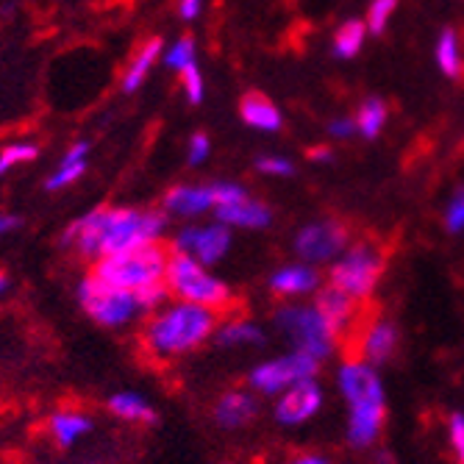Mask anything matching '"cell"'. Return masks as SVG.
<instances>
[{
  "mask_svg": "<svg viewBox=\"0 0 464 464\" xmlns=\"http://www.w3.org/2000/svg\"><path fill=\"white\" fill-rule=\"evenodd\" d=\"M167 228L164 212L153 208H92L78 223H72L62 242L67 247H75L83 259H103L111 253L134 250L150 242H159Z\"/></svg>",
  "mask_w": 464,
  "mask_h": 464,
  "instance_id": "obj_1",
  "label": "cell"
},
{
  "mask_svg": "<svg viewBox=\"0 0 464 464\" xmlns=\"http://www.w3.org/2000/svg\"><path fill=\"white\" fill-rule=\"evenodd\" d=\"M336 390L348 406L345 440L353 450H375L387 426V387L382 370L348 356L336 364Z\"/></svg>",
  "mask_w": 464,
  "mask_h": 464,
  "instance_id": "obj_2",
  "label": "cell"
},
{
  "mask_svg": "<svg viewBox=\"0 0 464 464\" xmlns=\"http://www.w3.org/2000/svg\"><path fill=\"white\" fill-rule=\"evenodd\" d=\"M220 320L215 309L187 301L161 304L142 328V345L153 359H179L215 340Z\"/></svg>",
  "mask_w": 464,
  "mask_h": 464,
  "instance_id": "obj_3",
  "label": "cell"
},
{
  "mask_svg": "<svg viewBox=\"0 0 464 464\" xmlns=\"http://www.w3.org/2000/svg\"><path fill=\"white\" fill-rule=\"evenodd\" d=\"M167 262H170V250L161 242H150L134 250L111 253V256L98 259L92 265V276L120 289L142 292L148 286L164 284Z\"/></svg>",
  "mask_w": 464,
  "mask_h": 464,
  "instance_id": "obj_4",
  "label": "cell"
},
{
  "mask_svg": "<svg viewBox=\"0 0 464 464\" xmlns=\"http://www.w3.org/2000/svg\"><path fill=\"white\" fill-rule=\"evenodd\" d=\"M164 284L176 301L198 304V306L215 309V312H223L234 298L226 281L212 276L206 265H200L195 256L181 253V250H170Z\"/></svg>",
  "mask_w": 464,
  "mask_h": 464,
  "instance_id": "obj_5",
  "label": "cell"
},
{
  "mask_svg": "<svg viewBox=\"0 0 464 464\" xmlns=\"http://www.w3.org/2000/svg\"><path fill=\"white\" fill-rule=\"evenodd\" d=\"M273 325L289 343V351H301L320 364L331 359L340 348V340L334 336L323 314L314 304H284L273 314Z\"/></svg>",
  "mask_w": 464,
  "mask_h": 464,
  "instance_id": "obj_6",
  "label": "cell"
},
{
  "mask_svg": "<svg viewBox=\"0 0 464 464\" xmlns=\"http://www.w3.org/2000/svg\"><path fill=\"white\" fill-rule=\"evenodd\" d=\"M384 267H387V256L382 247L375 242H356L331 262L328 284L348 292L356 301H367L375 292L378 281H382Z\"/></svg>",
  "mask_w": 464,
  "mask_h": 464,
  "instance_id": "obj_7",
  "label": "cell"
},
{
  "mask_svg": "<svg viewBox=\"0 0 464 464\" xmlns=\"http://www.w3.org/2000/svg\"><path fill=\"white\" fill-rule=\"evenodd\" d=\"M78 301L83 312L103 328H125L145 312L137 292L103 284L92 273L78 284Z\"/></svg>",
  "mask_w": 464,
  "mask_h": 464,
  "instance_id": "obj_8",
  "label": "cell"
},
{
  "mask_svg": "<svg viewBox=\"0 0 464 464\" xmlns=\"http://www.w3.org/2000/svg\"><path fill=\"white\" fill-rule=\"evenodd\" d=\"M320 375V362L301 353V351H286L276 359L259 362L247 372V387L265 395V398H278L286 392L292 384L304 382V378H317Z\"/></svg>",
  "mask_w": 464,
  "mask_h": 464,
  "instance_id": "obj_9",
  "label": "cell"
},
{
  "mask_svg": "<svg viewBox=\"0 0 464 464\" xmlns=\"http://www.w3.org/2000/svg\"><path fill=\"white\" fill-rule=\"evenodd\" d=\"M398 348H401V328L390 317L362 320L356 334L348 340V356H356L378 370L395 359Z\"/></svg>",
  "mask_w": 464,
  "mask_h": 464,
  "instance_id": "obj_10",
  "label": "cell"
},
{
  "mask_svg": "<svg viewBox=\"0 0 464 464\" xmlns=\"http://www.w3.org/2000/svg\"><path fill=\"white\" fill-rule=\"evenodd\" d=\"M351 245V231L340 220H320L304 226L295 234V253L306 265H325L334 262Z\"/></svg>",
  "mask_w": 464,
  "mask_h": 464,
  "instance_id": "obj_11",
  "label": "cell"
},
{
  "mask_svg": "<svg viewBox=\"0 0 464 464\" xmlns=\"http://www.w3.org/2000/svg\"><path fill=\"white\" fill-rule=\"evenodd\" d=\"M325 406V390L317 378H304V382L292 384L286 392H281L273 403L276 423L284 429H301L323 411Z\"/></svg>",
  "mask_w": 464,
  "mask_h": 464,
  "instance_id": "obj_12",
  "label": "cell"
},
{
  "mask_svg": "<svg viewBox=\"0 0 464 464\" xmlns=\"http://www.w3.org/2000/svg\"><path fill=\"white\" fill-rule=\"evenodd\" d=\"M314 306H317V312L323 314V320L328 323V328L334 331V336L340 343H348L351 336L356 334V328L362 325V320H364L362 301L351 298L348 292L336 289L334 284L320 286L314 292Z\"/></svg>",
  "mask_w": 464,
  "mask_h": 464,
  "instance_id": "obj_13",
  "label": "cell"
},
{
  "mask_svg": "<svg viewBox=\"0 0 464 464\" xmlns=\"http://www.w3.org/2000/svg\"><path fill=\"white\" fill-rule=\"evenodd\" d=\"M173 247L181 250V253H189V256H195L200 265L212 267L226 256L228 247H231V228L226 223H220V220L212 223V226H203V228L187 226V228L179 231Z\"/></svg>",
  "mask_w": 464,
  "mask_h": 464,
  "instance_id": "obj_14",
  "label": "cell"
},
{
  "mask_svg": "<svg viewBox=\"0 0 464 464\" xmlns=\"http://www.w3.org/2000/svg\"><path fill=\"white\" fill-rule=\"evenodd\" d=\"M259 417V398L253 390H228L215 403V423L226 431H239Z\"/></svg>",
  "mask_w": 464,
  "mask_h": 464,
  "instance_id": "obj_15",
  "label": "cell"
},
{
  "mask_svg": "<svg viewBox=\"0 0 464 464\" xmlns=\"http://www.w3.org/2000/svg\"><path fill=\"white\" fill-rule=\"evenodd\" d=\"M323 286L320 273L314 270V265H286L281 270H276L270 276V289L278 298H304V295H314Z\"/></svg>",
  "mask_w": 464,
  "mask_h": 464,
  "instance_id": "obj_16",
  "label": "cell"
},
{
  "mask_svg": "<svg viewBox=\"0 0 464 464\" xmlns=\"http://www.w3.org/2000/svg\"><path fill=\"white\" fill-rule=\"evenodd\" d=\"M167 215H179V218H198L208 208H215V189L212 184L206 187H173L161 200Z\"/></svg>",
  "mask_w": 464,
  "mask_h": 464,
  "instance_id": "obj_17",
  "label": "cell"
},
{
  "mask_svg": "<svg viewBox=\"0 0 464 464\" xmlns=\"http://www.w3.org/2000/svg\"><path fill=\"white\" fill-rule=\"evenodd\" d=\"M215 212H218V220L226 223L228 228L231 226H237V228H265L273 220L270 208L259 200H250V198L228 203V206H218Z\"/></svg>",
  "mask_w": 464,
  "mask_h": 464,
  "instance_id": "obj_18",
  "label": "cell"
},
{
  "mask_svg": "<svg viewBox=\"0 0 464 464\" xmlns=\"http://www.w3.org/2000/svg\"><path fill=\"white\" fill-rule=\"evenodd\" d=\"M48 431L59 442V448H70L81 437H87L92 431V420L83 411H78V409H62V411L51 414Z\"/></svg>",
  "mask_w": 464,
  "mask_h": 464,
  "instance_id": "obj_19",
  "label": "cell"
},
{
  "mask_svg": "<svg viewBox=\"0 0 464 464\" xmlns=\"http://www.w3.org/2000/svg\"><path fill=\"white\" fill-rule=\"evenodd\" d=\"M161 53H164V42H161L159 36H153V39L145 42V45H140V48L134 51L129 67H125V72H122V90H125V92H137V90L142 87V83H145L150 67L156 64V59H159Z\"/></svg>",
  "mask_w": 464,
  "mask_h": 464,
  "instance_id": "obj_20",
  "label": "cell"
},
{
  "mask_svg": "<svg viewBox=\"0 0 464 464\" xmlns=\"http://www.w3.org/2000/svg\"><path fill=\"white\" fill-rule=\"evenodd\" d=\"M239 114H242L245 125L259 129V131H278L281 122H284L278 106L259 92H250L239 101Z\"/></svg>",
  "mask_w": 464,
  "mask_h": 464,
  "instance_id": "obj_21",
  "label": "cell"
},
{
  "mask_svg": "<svg viewBox=\"0 0 464 464\" xmlns=\"http://www.w3.org/2000/svg\"><path fill=\"white\" fill-rule=\"evenodd\" d=\"M215 343L223 348H253L265 343V331L245 317H234L223 325H218L215 331Z\"/></svg>",
  "mask_w": 464,
  "mask_h": 464,
  "instance_id": "obj_22",
  "label": "cell"
},
{
  "mask_svg": "<svg viewBox=\"0 0 464 464\" xmlns=\"http://www.w3.org/2000/svg\"><path fill=\"white\" fill-rule=\"evenodd\" d=\"M87 153H90V142H75L64 153L62 164L56 167V173L45 181V189L59 192V189L70 187L72 181H78L83 176V170H87Z\"/></svg>",
  "mask_w": 464,
  "mask_h": 464,
  "instance_id": "obj_23",
  "label": "cell"
},
{
  "mask_svg": "<svg viewBox=\"0 0 464 464\" xmlns=\"http://www.w3.org/2000/svg\"><path fill=\"white\" fill-rule=\"evenodd\" d=\"M109 411L122 420V423H153L156 420V409L137 392H114L109 398Z\"/></svg>",
  "mask_w": 464,
  "mask_h": 464,
  "instance_id": "obj_24",
  "label": "cell"
},
{
  "mask_svg": "<svg viewBox=\"0 0 464 464\" xmlns=\"http://www.w3.org/2000/svg\"><path fill=\"white\" fill-rule=\"evenodd\" d=\"M364 31L367 25L362 20H348L340 25V31L334 34V53L340 59H353L364 42Z\"/></svg>",
  "mask_w": 464,
  "mask_h": 464,
  "instance_id": "obj_25",
  "label": "cell"
},
{
  "mask_svg": "<svg viewBox=\"0 0 464 464\" xmlns=\"http://www.w3.org/2000/svg\"><path fill=\"white\" fill-rule=\"evenodd\" d=\"M387 122V103L378 101V98H367L362 106H359V117H356V129L362 131V137L367 140H375L378 131L384 129Z\"/></svg>",
  "mask_w": 464,
  "mask_h": 464,
  "instance_id": "obj_26",
  "label": "cell"
},
{
  "mask_svg": "<svg viewBox=\"0 0 464 464\" xmlns=\"http://www.w3.org/2000/svg\"><path fill=\"white\" fill-rule=\"evenodd\" d=\"M437 62H440V70L448 78H459L461 75V56H459L456 31H442L440 45H437Z\"/></svg>",
  "mask_w": 464,
  "mask_h": 464,
  "instance_id": "obj_27",
  "label": "cell"
},
{
  "mask_svg": "<svg viewBox=\"0 0 464 464\" xmlns=\"http://www.w3.org/2000/svg\"><path fill=\"white\" fill-rule=\"evenodd\" d=\"M189 64H195V39L192 36H181L179 42H173V45L164 51V67L181 72Z\"/></svg>",
  "mask_w": 464,
  "mask_h": 464,
  "instance_id": "obj_28",
  "label": "cell"
},
{
  "mask_svg": "<svg viewBox=\"0 0 464 464\" xmlns=\"http://www.w3.org/2000/svg\"><path fill=\"white\" fill-rule=\"evenodd\" d=\"M39 156V145L36 142H12L0 150V176L9 173L14 164H23V161H34Z\"/></svg>",
  "mask_w": 464,
  "mask_h": 464,
  "instance_id": "obj_29",
  "label": "cell"
},
{
  "mask_svg": "<svg viewBox=\"0 0 464 464\" xmlns=\"http://www.w3.org/2000/svg\"><path fill=\"white\" fill-rule=\"evenodd\" d=\"M445 431H448V445H450L453 461L464 464V411H450L448 414Z\"/></svg>",
  "mask_w": 464,
  "mask_h": 464,
  "instance_id": "obj_30",
  "label": "cell"
},
{
  "mask_svg": "<svg viewBox=\"0 0 464 464\" xmlns=\"http://www.w3.org/2000/svg\"><path fill=\"white\" fill-rule=\"evenodd\" d=\"M395 6H398V0H372V6H370V12H367V31L370 34H382L384 28H387V23H390V17H392V12H395Z\"/></svg>",
  "mask_w": 464,
  "mask_h": 464,
  "instance_id": "obj_31",
  "label": "cell"
},
{
  "mask_svg": "<svg viewBox=\"0 0 464 464\" xmlns=\"http://www.w3.org/2000/svg\"><path fill=\"white\" fill-rule=\"evenodd\" d=\"M179 75H181V90H184L187 101L198 106L203 101V75H200V67L198 64H189Z\"/></svg>",
  "mask_w": 464,
  "mask_h": 464,
  "instance_id": "obj_32",
  "label": "cell"
},
{
  "mask_svg": "<svg viewBox=\"0 0 464 464\" xmlns=\"http://www.w3.org/2000/svg\"><path fill=\"white\" fill-rule=\"evenodd\" d=\"M445 231L448 234H461L464 231V189H459L453 195V200L448 203L445 212Z\"/></svg>",
  "mask_w": 464,
  "mask_h": 464,
  "instance_id": "obj_33",
  "label": "cell"
},
{
  "mask_svg": "<svg viewBox=\"0 0 464 464\" xmlns=\"http://www.w3.org/2000/svg\"><path fill=\"white\" fill-rule=\"evenodd\" d=\"M212 189H215V203H218V206H228V203H237V200H245V198H247L245 187L231 184V181L212 184ZM218 206H215V208H218Z\"/></svg>",
  "mask_w": 464,
  "mask_h": 464,
  "instance_id": "obj_34",
  "label": "cell"
},
{
  "mask_svg": "<svg viewBox=\"0 0 464 464\" xmlns=\"http://www.w3.org/2000/svg\"><path fill=\"white\" fill-rule=\"evenodd\" d=\"M256 170L259 173H270V176H292L295 173V164L281 159V156H262L256 161Z\"/></svg>",
  "mask_w": 464,
  "mask_h": 464,
  "instance_id": "obj_35",
  "label": "cell"
},
{
  "mask_svg": "<svg viewBox=\"0 0 464 464\" xmlns=\"http://www.w3.org/2000/svg\"><path fill=\"white\" fill-rule=\"evenodd\" d=\"M208 150H212V142H208V137L200 134V131L192 134V140H189V164H192V167L203 164L206 156H208Z\"/></svg>",
  "mask_w": 464,
  "mask_h": 464,
  "instance_id": "obj_36",
  "label": "cell"
},
{
  "mask_svg": "<svg viewBox=\"0 0 464 464\" xmlns=\"http://www.w3.org/2000/svg\"><path fill=\"white\" fill-rule=\"evenodd\" d=\"M284 464H336V461L323 450H298V453L286 456Z\"/></svg>",
  "mask_w": 464,
  "mask_h": 464,
  "instance_id": "obj_37",
  "label": "cell"
},
{
  "mask_svg": "<svg viewBox=\"0 0 464 464\" xmlns=\"http://www.w3.org/2000/svg\"><path fill=\"white\" fill-rule=\"evenodd\" d=\"M328 131H331L334 137H340V140H348V137L356 134V120H351V117H336V120L328 125Z\"/></svg>",
  "mask_w": 464,
  "mask_h": 464,
  "instance_id": "obj_38",
  "label": "cell"
},
{
  "mask_svg": "<svg viewBox=\"0 0 464 464\" xmlns=\"http://www.w3.org/2000/svg\"><path fill=\"white\" fill-rule=\"evenodd\" d=\"M203 9V0H179V14L181 20H195Z\"/></svg>",
  "mask_w": 464,
  "mask_h": 464,
  "instance_id": "obj_39",
  "label": "cell"
},
{
  "mask_svg": "<svg viewBox=\"0 0 464 464\" xmlns=\"http://www.w3.org/2000/svg\"><path fill=\"white\" fill-rule=\"evenodd\" d=\"M14 228H20V218H14V215H0V237L14 231Z\"/></svg>",
  "mask_w": 464,
  "mask_h": 464,
  "instance_id": "obj_40",
  "label": "cell"
},
{
  "mask_svg": "<svg viewBox=\"0 0 464 464\" xmlns=\"http://www.w3.org/2000/svg\"><path fill=\"white\" fill-rule=\"evenodd\" d=\"M309 159L325 161V159H331V150H328V148H314V150H309Z\"/></svg>",
  "mask_w": 464,
  "mask_h": 464,
  "instance_id": "obj_41",
  "label": "cell"
},
{
  "mask_svg": "<svg viewBox=\"0 0 464 464\" xmlns=\"http://www.w3.org/2000/svg\"><path fill=\"white\" fill-rule=\"evenodd\" d=\"M372 461H375V464H392V456H390L387 450L378 448V450H375V456H372Z\"/></svg>",
  "mask_w": 464,
  "mask_h": 464,
  "instance_id": "obj_42",
  "label": "cell"
},
{
  "mask_svg": "<svg viewBox=\"0 0 464 464\" xmlns=\"http://www.w3.org/2000/svg\"><path fill=\"white\" fill-rule=\"evenodd\" d=\"M6 289H9V278H6L4 273H0V295H4Z\"/></svg>",
  "mask_w": 464,
  "mask_h": 464,
  "instance_id": "obj_43",
  "label": "cell"
}]
</instances>
